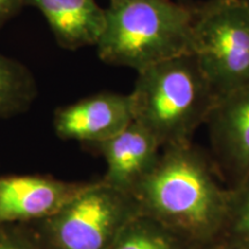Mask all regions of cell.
Wrapping results in <instances>:
<instances>
[{
	"label": "cell",
	"mask_w": 249,
	"mask_h": 249,
	"mask_svg": "<svg viewBox=\"0 0 249 249\" xmlns=\"http://www.w3.org/2000/svg\"><path fill=\"white\" fill-rule=\"evenodd\" d=\"M244 1L246 2V4H247V5L249 6V0H244Z\"/></svg>",
	"instance_id": "d6986e66"
},
{
	"label": "cell",
	"mask_w": 249,
	"mask_h": 249,
	"mask_svg": "<svg viewBox=\"0 0 249 249\" xmlns=\"http://www.w3.org/2000/svg\"><path fill=\"white\" fill-rule=\"evenodd\" d=\"M220 240L236 249H249V176L230 187L225 224Z\"/></svg>",
	"instance_id": "4fadbf2b"
},
{
	"label": "cell",
	"mask_w": 249,
	"mask_h": 249,
	"mask_svg": "<svg viewBox=\"0 0 249 249\" xmlns=\"http://www.w3.org/2000/svg\"><path fill=\"white\" fill-rule=\"evenodd\" d=\"M95 147L107 163L103 180L129 194L150 172L161 151L157 139L136 121Z\"/></svg>",
	"instance_id": "9c48e42d"
},
{
	"label": "cell",
	"mask_w": 249,
	"mask_h": 249,
	"mask_svg": "<svg viewBox=\"0 0 249 249\" xmlns=\"http://www.w3.org/2000/svg\"><path fill=\"white\" fill-rule=\"evenodd\" d=\"M133 121L130 93L99 92L58 108L53 124L62 140H74L95 147L117 135Z\"/></svg>",
	"instance_id": "52a82bcc"
},
{
	"label": "cell",
	"mask_w": 249,
	"mask_h": 249,
	"mask_svg": "<svg viewBox=\"0 0 249 249\" xmlns=\"http://www.w3.org/2000/svg\"><path fill=\"white\" fill-rule=\"evenodd\" d=\"M0 249H42L35 241L17 231L0 226Z\"/></svg>",
	"instance_id": "5bb4252c"
},
{
	"label": "cell",
	"mask_w": 249,
	"mask_h": 249,
	"mask_svg": "<svg viewBox=\"0 0 249 249\" xmlns=\"http://www.w3.org/2000/svg\"><path fill=\"white\" fill-rule=\"evenodd\" d=\"M198 249H236V248H234L233 246L229 245L227 242H225L224 240H220L219 239V240L211 242L209 245H205L203 247Z\"/></svg>",
	"instance_id": "2e32d148"
},
{
	"label": "cell",
	"mask_w": 249,
	"mask_h": 249,
	"mask_svg": "<svg viewBox=\"0 0 249 249\" xmlns=\"http://www.w3.org/2000/svg\"><path fill=\"white\" fill-rule=\"evenodd\" d=\"M201 248V247H200ZM110 249H198L156 220L138 214Z\"/></svg>",
	"instance_id": "7c38bea8"
},
{
	"label": "cell",
	"mask_w": 249,
	"mask_h": 249,
	"mask_svg": "<svg viewBox=\"0 0 249 249\" xmlns=\"http://www.w3.org/2000/svg\"><path fill=\"white\" fill-rule=\"evenodd\" d=\"M87 185L38 176L0 179V226L53 216Z\"/></svg>",
	"instance_id": "ba28073f"
},
{
	"label": "cell",
	"mask_w": 249,
	"mask_h": 249,
	"mask_svg": "<svg viewBox=\"0 0 249 249\" xmlns=\"http://www.w3.org/2000/svg\"><path fill=\"white\" fill-rule=\"evenodd\" d=\"M193 6L177 0H124L105 8L96 44L101 60L141 71L192 53Z\"/></svg>",
	"instance_id": "3957f363"
},
{
	"label": "cell",
	"mask_w": 249,
	"mask_h": 249,
	"mask_svg": "<svg viewBox=\"0 0 249 249\" xmlns=\"http://www.w3.org/2000/svg\"><path fill=\"white\" fill-rule=\"evenodd\" d=\"M36 93L31 71L20 61L0 53V119L26 110Z\"/></svg>",
	"instance_id": "8fae6325"
},
{
	"label": "cell",
	"mask_w": 249,
	"mask_h": 249,
	"mask_svg": "<svg viewBox=\"0 0 249 249\" xmlns=\"http://www.w3.org/2000/svg\"><path fill=\"white\" fill-rule=\"evenodd\" d=\"M46 20L58 44L77 50L96 46L105 22V8L96 0H27Z\"/></svg>",
	"instance_id": "30bf717a"
},
{
	"label": "cell",
	"mask_w": 249,
	"mask_h": 249,
	"mask_svg": "<svg viewBox=\"0 0 249 249\" xmlns=\"http://www.w3.org/2000/svg\"><path fill=\"white\" fill-rule=\"evenodd\" d=\"M205 124L216 169L234 186L249 176V85L220 96Z\"/></svg>",
	"instance_id": "8992f818"
},
{
	"label": "cell",
	"mask_w": 249,
	"mask_h": 249,
	"mask_svg": "<svg viewBox=\"0 0 249 249\" xmlns=\"http://www.w3.org/2000/svg\"><path fill=\"white\" fill-rule=\"evenodd\" d=\"M192 53L218 98L249 85V6L205 0L193 6Z\"/></svg>",
	"instance_id": "277c9868"
},
{
	"label": "cell",
	"mask_w": 249,
	"mask_h": 249,
	"mask_svg": "<svg viewBox=\"0 0 249 249\" xmlns=\"http://www.w3.org/2000/svg\"><path fill=\"white\" fill-rule=\"evenodd\" d=\"M110 2H119V1H124V0H108Z\"/></svg>",
	"instance_id": "ac0fdd59"
},
{
	"label": "cell",
	"mask_w": 249,
	"mask_h": 249,
	"mask_svg": "<svg viewBox=\"0 0 249 249\" xmlns=\"http://www.w3.org/2000/svg\"><path fill=\"white\" fill-rule=\"evenodd\" d=\"M27 0H0V29L26 6Z\"/></svg>",
	"instance_id": "9a60e30c"
},
{
	"label": "cell",
	"mask_w": 249,
	"mask_h": 249,
	"mask_svg": "<svg viewBox=\"0 0 249 249\" xmlns=\"http://www.w3.org/2000/svg\"><path fill=\"white\" fill-rule=\"evenodd\" d=\"M130 97L134 121L149 130L161 148L191 143L218 99L193 53L139 71Z\"/></svg>",
	"instance_id": "7a4b0ae2"
},
{
	"label": "cell",
	"mask_w": 249,
	"mask_h": 249,
	"mask_svg": "<svg viewBox=\"0 0 249 249\" xmlns=\"http://www.w3.org/2000/svg\"><path fill=\"white\" fill-rule=\"evenodd\" d=\"M138 214L132 194L101 180L43 220V234L50 249H110Z\"/></svg>",
	"instance_id": "5b68a950"
},
{
	"label": "cell",
	"mask_w": 249,
	"mask_h": 249,
	"mask_svg": "<svg viewBox=\"0 0 249 249\" xmlns=\"http://www.w3.org/2000/svg\"><path fill=\"white\" fill-rule=\"evenodd\" d=\"M213 158L191 143L167 145L130 194L140 213L200 248L217 241L225 224L230 187Z\"/></svg>",
	"instance_id": "6da1fadb"
},
{
	"label": "cell",
	"mask_w": 249,
	"mask_h": 249,
	"mask_svg": "<svg viewBox=\"0 0 249 249\" xmlns=\"http://www.w3.org/2000/svg\"><path fill=\"white\" fill-rule=\"evenodd\" d=\"M178 2H181L183 5H188V6H192L194 5V2H193V0H177Z\"/></svg>",
	"instance_id": "e0dca14e"
}]
</instances>
